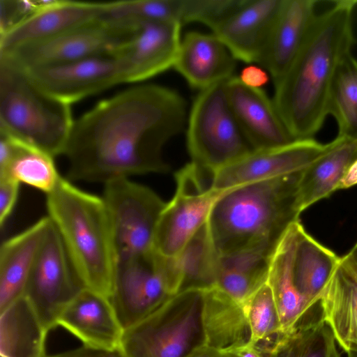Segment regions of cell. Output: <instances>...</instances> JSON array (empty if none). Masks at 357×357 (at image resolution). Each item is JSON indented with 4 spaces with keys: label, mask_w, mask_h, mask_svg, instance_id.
<instances>
[{
    "label": "cell",
    "mask_w": 357,
    "mask_h": 357,
    "mask_svg": "<svg viewBox=\"0 0 357 357\" xmlns=\"http://www.w3.org/2000/svg\"><path fill=\"white\" fill-rule=\"evenodd\" d=\"M357 185V158L349 165L344 172L337 190L347 189Z\"/></svg>",
    "instance_id": "cell-40"
},
{
    "label": "cell",
    "mask_w": 357,
    "mask_h": 357,
    "mask_svg": "<svg viewBox=\"0 0 357 357\" xmlns=\"http://www.w3.org/2000/svg\"><path fill=\"white\" fill-rule=\"evenodd\" d=\"M46 357H125L119 350L109 351L86 346Z\"/></svg>",
    "instance_id": "cell-38"
},
{
    "label": "cell",
    "mask_w": 357,
    "mask_h": 357,
    "mask_svg": "<svg viewBox=\"0 0 357 357\" xmlns=\"http://www.w3.org/2000/svg\"><path fill=\"white\" fill-rule=\"evenodd\" d=\"M285 231L271 258L267 283L277 306L282 332L291 328L312 307L301 296L294 282L291 261L298 222Z\"/></svg>",
    "instance_id": "cell-27"
},
{
    "label": "cell",
    "mask_w": 357,
    "mask_h": 357,
    "mask_svg": "<svg viewBox=\"0 0 357 357\" xmlns=\"http://www.w3.org/2000/svg\"><path fill=\"white\" fill-rule=\"evenodd\" d=\"M314 138L296 139L289 144L253 150L213 172L212 188L225 191L241 185L299 172L328 148Z\"/></svg>",
    "instance_id": "cell-13"
},
{
    "label": "cell",
    "mask_w": 357,
    "mask_h": 357,
    "mask_svg": "<svg viewBox=\"0 0 357 357\" xmlns=\"http://www.w3.org/2000/svg\"><path fill=\"white\" fill-rule=\"evenodd\" d=\"M238 77L245 85L257 89L261 88L268 81L266 70L257 66L245 67Z\"/></svg>",
    "instance_id": "cell-37"
},
{
    "label": "cell",
    "mask_w": 357,
    "mask_h": 357,
    "mask_svg": "<svg viewBox=\"0 0 357 357\" xmlns=\"http://www.w3.org/2000/svg\"><path fill=\"white\" fill-rule=\"evenodd\" d=\"M225 82L199 91L186 125L192 162L213 173L253 151L232 113Z\"/></svg>",
    "instance_id": "cell-7"
},
{
    "label": "cell",
    "mask_w": 357,
    "mask_h": 357,
    "mask_svg": "<svg viewBox=\"0 0 357 357\" xmlns=\"http://www.w3.org/2000/svg\"><path fill=\"white\" fill-rule=\"evenodd\" d=\"M282 0H241L211 30L236 60L259 63Z\"/></svg>",
    "instance_id": "cell-17"
},
{
    "label": "cell",
    "mask_w": 357,
    "mask_h": 357,
    "mask_svg": "<svg viewBox=\"0 0 357 357\" xmlns=\"http://www.w3.org/2000/svg\"><path fill=\"white\" fill-rule=\"evenodd\" d=\"M341 257L326 248L304 229L299 222L293 252L291 270L296 289L312 307Z\"/></svg>",
    "instance_id": "cell-26"
},
{
    "label": "cell",
    "mask_w": 357,
    "mask_h": 357,
    "mask_svg": "<svg viewBox=\"0 0 357 357\" xmlns=\"http://www.w3.org/2000/svg\"><path fill=\"white\" fill-rule=\"evenodd\" d=\"M176 22L137 24L132 38L113 55L123 83L144 81L173 68L181 41Z\"/></svg>",
    "instance_id": "cell-14"
},
{
    "label": "cell",
    "mask_w": 357,
    "mask_h": 357,
    "mask_svg": "<svg viewBox=\"0 0 357 357\" xmlns=\"http://www.w3.org/2000/svg\"><path fill=\"white\" fill-rule=\"evenodd\" d=\"M187 104L176 91L139 84L98 102L74 121L63 155L71 181L106 183L166 173V143L187 125Z\"/></svg>",
    "instance_id": "cell-1"
},
{
    "label": "cell",
    "mask_w": 357,
    "mask_h": 357,
    "mask_svg": "<svg viewBox=\"0 0 357 357\" xmlns=\"http://www.w3.org/2000/svg\"><path fill=\"white\" fill-rule=\"evenodd\" d=\"M47 331L22 295L0 312L1 357H46Z\"/></svg>",
    "instance_id": "cell-28"
},
{
    "label": "cell",
    "mask_w": 357,
    "mask_h": 357,
    "mask_svg": "<svg viewBox=\"0 0 357 357\" xmlns=\"http://www.w3.org/2000/svg\"><path fill=\"white\" fill-rule=\"evenodd\" d=\"M46 207L86 288L109 298L117 257L102 197L61 177L46 195Z\"/></svg>",
    "instance_id": "cell-4"
},
{
    "label": "cell",
    "mask_w": 357,
    "mask_h": 357,
    "mask_svg": "<svg viewBox=\"0 0 357 357\" xmlns=\"http://www.w3.org/2000/svg\"><path fill=\"white\" fill-rule=\"evenodd\" d=\"M53 158L0 133V177L11 178L47 195L56 188L61 177Z\"/></svg>",
    "instance_id": "cell-29"
},
{
    "label": "cell",
    "mask_w": 357,
    "mask_h": 357,
    "mask_svg": "<svg viewBox=\"0 0 357 357\" xmlns=\"http://www.w3.org/2000/svg\"><path fill=\"white\" fill-rule=\"evenodd\" d=\"M301 172L241 185L220 197L208 219L219 255L259 246L276 248L302 213L298 195Z\"/></svg>",
    "instance_id": "cell-3"
},
{
    "label": "cell",
    "mask_w": 357,
    "mask_h": 357,
    "mask_svg": "<svg viewBox=\"0 0 357 357\" xmlns=\"http://www.w3.org/2000/svg\"><path fill=\"white\" fill-rule=\"evenodd\" d=\"M317 305L289 330L281 333L267 357H341L329 327Z\"/></svg>",
    "instance_id": "cell-30"
},
{
    "label": "cell",
    "mask_w": 357,
    "mask_h": 357,
    "mask_svg": "<svg viewBox=\"0 0 357 357\" xmlns=\"http://www.w3.org/2000/svg\"><path fill=\"white\" fill-rule=\"evenodd\" d=\"M357 158V139L337 136L327 150L301 171L298 181V205L301 212L331 196L349 165Z\"/></svg>",
    "instance_id": "cell-24"
},
{
    "label": "cell",
    "mask_w": 357,
    "mask_h": 357,
    "mask_svg": "<svg viewBox=\"0 0 357 357\" xmlns=\"http://www.w3.org/2000/svg\"><path fill=\"white\" fill-rule=\"evenodd\" d=\"M105 2L43 1L26 19L0 36V53L59 35L100 19Z\"/></svg>",
    "instance_id": "cell-18"
},
{
    "label": "cell",
    "mask_w": 357,
    "mask_h": 357,
    "mask_svg": "<svg viewBox=\"0 0 357 357\" xmlns=\"http://www.w3.org/2000/svg\"><path fill=\"white\" fill-rule=\"evenodd\" d=\"M202 305L203 289L177 293L125 330L119 351L125 357H187L205 344Z\"/></svg>",
    "instance_id": "cell-6"
},
{
    "label": "cell",
    "mask_w": 357,
    "mask_h": 357,
    "mask_svg": "<svg viewBox=\"0 0 357 357\" xmlns=\"http://www.w3.org/2000/svg\"><path fill=\"white\" fill-rule=\"evenodd\" d=\"M179 276L175 257L154 249L118 261L109 300L123 331L178 293Z\"/></svg>",
    "instance_id": "cell-8"
},
{
    "label": "cell",
    "mask_w": 357,
    "mask_h": 357,
    "mask_svg": "<svg viewBox=\"0 0 357 357\" xmlns=\"http://www.w3.org/2000/svg\"><path fill=\"white\" fill-rule=\"evenodd\" d=\"M42 1H0V36L26 19L41 5Z\"/></svg>",
    "instance_id": "cell-35"
},
{
    "label": "cell",
    "mask_w": 357,
    "mask_h": 357,
    "mask_svg": "<svg viewBox=\"0 0 357 357\" xmlns=\"http://www.w3.org/2000/svg\"><path fill=\"white\" fill-rule=\"evenodd\" d=\"M184 0H126L105 2L100 20L127 25L176 22L183 25Z\"/></svg>",
    "instance_id": "cell-33"
},
{
    "label": "cell",
    "mask_w": 357,
    "mask_h": 357,
    "mask_svg": "<svg viewBox=\"0 0 357 357\" xmlns=\"http://www.w3.org/2000/svg\"><path fill=\"white\" fill-rule=\"evenodd\" d=\"M219 257L207 220L175 257L181 282L180 291L215 286Z\"/></svg>",
    "instance_id": "cell-31"
},
{
    "label": "cell",
    "mask_w": 357,
    "mask_h": 357,
    "mask_svg": "<svg viewBox=\"0 0 357 357\" xmlns=\"http://www.w3.org/2000/svg\"><path fill=\"white\" fill-rule=\"evenodd\" d=\"M224 353L226 357H267L258 347L250 342Z\"/></svg>",
    "instance_id": "cell-39"
},
{
    "label": "cell",
    "mask_w": 357,
    "mask_h": 357,
    "mask_svg": "<svg viewBox=\"0 0 357 357\" xmlns=\"http://www.w3.org/2000/svg\"><path fill=\"white\" fill-rule=\"evenodd\" d=\"M346 354L347 357H357V347H351Z\"/></svg>",
    "instance_id": "cell-43"
},
{
    "label": "cell",
    "mask_w": 357,
    "mask_h": 357,
    "mask_svg": "<svg viewBox=\"0 0 357 357\" xmlns=\"http://www.w3.org/2000/svg\"><path fill=\"white\" fill-rule=\"evenodd\" d=\"M56 324L84 346L109 351L119 350L124 331L109 298L88 288L66 306Z\"/></svg>",
    "instance_id": "cell-19"
},
{
    "label": "cell",
    "mask_w": 357,
    "mask_h": 357,
    "mask_svg": "<svg viewBox=\"0 0 357 357\" xmlns=\"http://www.w3.org/2000/svg\"><path fill=\"white\" fill-rule=\"evenodd\" d=\"M213 175L193 162L175 174V194L165 204L155 232L153 249L158 253L169 257L177 256L207 222L213 206L227 191L212 188Z\"/></svg>",
    "instance_id": "cell-9"
},
{
    "label": "cell",
    "mask_w": 357,
    "mask_h": 357,
    "mask_svg": "<svg viewBox=\"0 0 357 357\" xmlns=\"http://www.w3.org/2000/svg\"><path fill=\"white\" fill-rule=\"evenodd\" d=\"M340 266L345 273L357 284V259L347 253L341 257Z\"/></svg>",
    "instance_id": "cell-41"
},
{
    "label": "cell",
    "mask_w": 357,
    "mask_h": 357,
    "mask_svg": "<svg viewBox=\"0 0 357 357\" xmlns=\"http://www.w3.org/2000/svg\"><path fill=\"white\" fill-rule=\"evenodd\" d=\"M314 0H282L259 64L277 80L302 47L317 17Z\"/></svg>",
    "instance_id": "cell-21"
},
{
    "label": "cell",
    "mask_w": 357,
    "mask_h": 357,
    "mask_svg": "<svg viewBox=\"0 0 357 357\" xmlns=\"http://www.w3.org/2000/svg\"><path fill=\"white\" fill-rule=\"evenodd\" d=\"M335 119L337 135L357 139V59L347 56L336 73L328 106Z\"/></svg>",
    "instance_id": "cell-32"
},
{
    "label": "cell",
    "mask_w": 357,
    "mask_h": 357,
    "mask_svg": "<svg viewBox=\"0 0 357 357\" xmlns=\"http://www.w3.org/2000/svg\"><path fill=\"white\" fill-rule=\"evenodd\" d=\"M187 357H226V356L223 351L204 344L194 350Z\"/></svg>",
    "instance_id": "cell-42"
},
{
    "label": "cell",
    "mask_w": 357,
    "mask_h": 357,
    "mask_svg": "<svg viewBox=\"0 0 357 357\" xmlns=\"http://www.w3.org/2000/svg\"><path fill=\"white\" fill-rule=\"evenodd\" d=\"M85 288L51 221L24 296L30 301L48 332L57 326L61 312Z\"/></svg>",
    "instance_id": "cell-12"
},
{
    "label": "cell",
    "mask_w": 357,
    "mask_h": 357,
    "mask_svg": "<svg viewBox=\"0 0 357 357\" xmlns=\"http://www.w3.org/2000/svg\"><path fill=\"white\" fill-rule=\"evenodd\" d=\"M73 123L69 104L0 59V133L54 158L63 155Z\"/></svg>",
    "instance_id": "cell-5"
},
{
    "label": "cell",
    "mask_w": 357,
    "mask_h": 357,
    "mask_svg": "<svg viewBox=\"0 0 357 357\" xmlns=\"http://www.w3.org/2000/svg\"><path fill=\"white\" fill-rule=\"evenodd\" d=\"M237 60L213 33H186L181 38L174 68L199 91L233 77Z\"/></svg>",
    "instance_id": "cell-20"
},
{
    "label": "cell",
    "mask_w": 357,
    "mask_h": 357,
    "mask_svg": "<svg viewBox=\"0 0 357 357\" xmlns=\"http://www.w3.org/2000/svg\"><path fill=\"white\" fill-rule=\"evenodd\" d=\"M20 183L6 176L0 177V224L3 227L16 204Z\"/></svg>",
    "instance_id": "cell-36"
},
{
    "label": "cell",
    "mask_w": 357,
    "mask_h": 357,
    "mask_svg": "<svg viewBox=\"0 0 357 357\" xmlns=\"http://www.w3.org/2000/svg\"><path fill=\"white\" fill-rule=\"evenodd\" d=\"M322 320L344 352L357 347V284L340 266L317 297Z\"/></svg>",
    "instance_id": "cell-25"
},
{
    "label": "cell",
    "mask_w": 357,
    "mask_h": 357,
    "mask_svg": "<svg viewBox=\"0 0 357 357\" xmlns=\"http://www.w3.org/2000/svg\"><path fill=\"white\" fill-rule=\"evenodd\" d=\"M51 220L44 217L4 241L0 248V312L24 295Z\"/></svg>",
    "instance_id": "cell-22"
},
{
    "label": "cell",
    "mask_w": 357,
    "mask_h": 357,
    "mask_svg": "<svg viewBox=\"0 0 357 357\" xmlns=\"http://www.w3.org/2000/svg\"><path fill=\"white\" fill-rule=\"evenodd\" d=\"M357 1L341 0L317 14L300 51L274 81L273 102L295 139L314 138L328 116L332 85L356 43L353 14Z\"/></svg>",
    "instance_id": "cell-2"
},
{
    "label": "cell",
    "mask_w": 357,
    "mask_h": 357,
    "mask_svg": "<svg viewBox=\"0 0 357 357\" xmlns=\"http://www.w3.org/2000/svg\"><path fill=\"white\" fill-rule=\"evenodd\" d=\"M225 90L235 119L253 150L296 140L284 123L273 100L261 88L248 86L238 77L233 76L225 82Z\"/></svg>",
    "instance_id": "cell-16"
},
{
    "label": "cell",
    "mask_w": 357,
    "mask_h": 357,
    "mask_svg": "<svg viewBox=\"0 0 357 357\" xmlns=\"http://www.w3.org/2000/svg\"><path fill=\"white\" fill-rule=\"evenodd\" d=\"M137 25L98 19L59 35L0 53V59L22 70L113 56L133 36Z\"/></svg>",
    "instance_id": "cell-10"
},
{
    "label": "cell",
    "mask_w": 357,
    "mask_h": 357,
    "mask_svg": "<svg viewBox=\"0 0 357 357\" xmlns=\"http://www.w3.org/2000/svg\"><path fill=\"white\" fill-rule=\"evenodd\" d=\"M243 307L251 331L250 342L266 354L282 333L273 292L267 282L251 296Z\"/></svg>",
    "instance_id": "cell-34"
},
{
    "label": "cell",
    "mask_w": 357,
    "mask_h": 357,
    "mask_svg": "<svg viewBox=\"0 0 357 357\" xmlns=\"http://www.w3.org/2000/svg\"><path fill=\"white\" fill-rule=\"evenodd\" d=\"M24 70L41 90L69 105L123 83L110 55Z\"/></svg>",
    "instance_id": "cell-15"
},
{
    "label": "cell",
    "mask_w": 357,
    "mask_h": 357,
    "mask_svg": "<svg viewBox=\"0 0 357 357\" xmlns=\"http://www.w3.org/2000/svg\"><path fill=\"white\" fill-rule=\"evenodd\" d=\"M348 254L357 259V242L355 243V245L353 246L351 250L348 252Z\"/></svg>",
    "instance_id": "cell-44"
},
{
    "label": "cell",
    "mask_w": 357,
    "mask_h": 357,
    "mask_svg": "<svg viewBox=\"0 0 357 357\" xmlns=\"http://www.w3.org/2000/svg\"><path fill=\"white\" fill-rule=\"evenodd\" d=\"M202 315L205 345L225 352L250 342L243 305L216 285L203 289Z\"/></svg>",
    "instance_id": "cell-23"
},
{
    "label": "cell",
    "mask_w": 357,
    "mask_h": 357,
    "mask_svg": "<svg viewBox=\"0 0 357 357\" xmlns=\"http://www.w3.org/2000/svg\"><path fill=\"white\" fill-rule=\"evenodd\" d=\"M104 185L102 197L112 226L117 261L153 249L157 224L166 203L151 189L128 178Z\"/></svg>",
    "instance_id": "cell-11"
}]
</instances>
